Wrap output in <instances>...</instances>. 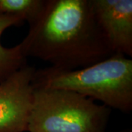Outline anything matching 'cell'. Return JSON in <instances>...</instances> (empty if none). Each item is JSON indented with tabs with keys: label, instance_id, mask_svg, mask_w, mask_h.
Instances as JSON below:
<instances>
[{
	"label": "cell",
	"instance_id": "obj_1",
	"mask_svg": "<svg viewBox=\"0 0 132 132\" xmlns=\"http://www.w3.org/2000/svg\"><path fill=\"white\" fill-rule=\"evenodd\" d=\"M19 43L26 58L52 68L76 70L114 54L101 29L90 0H46L42 11Z\"/></svg>",
	"mask_w": 132,
	"mask_h": 132
},
{
	"label": "cell",
	"instance_id": "obj_8",
	"mask_svg": "<svg viewBox=\"0 0 132 132\" xmlns=\"http://www.w3.org/2000/svg\"><path fill=\"white\" fill-rule=\"evenodd\" d=\"M119 132H132V130L130 128H127V129H124V130H122Z\"/></svg>",
	"mask_w": 132,
	"mask_h": 132
},
{
	"label": "cell",
	"instance_id": "obj_6",
	"mask_svg": "<svg viewBox=\"0 0 132 132\" xmlns=\"http://www.w3.org/2000/svg\"><path fill=\"white\" fill-rule=\"evenodd\" d=\"M24 22L19 17L0 14V82L27 64V58L22 54L21 46L7 48L2 46L1 37L6 29L11 27L20 26Z\"/></svg>",
	"mask_w": 132,
	"mask_h": 132
},
{
	"label": "cell",
	"instance_id": "obj_5",
	"mask_svg": "<svg viewBox=\"0 0 132 132\" xmlns=\"http://www.w3.org/2000/svg\"><path fill=\"white\" fill-rule=\"evenodd\" d=\"M114 53L132 57V0H90Z\"/></svg>",
	"mask_w": 132,
	"mask_h": 132
},
{
	"label": "cell",
	"instance_id": "obj_3",
	"mask_svg": "<svg viewBox=\"0 0 132 132\" xmlns=\"http://www.w3.org/2000/svg\"><path fill=\"white\" fill-rule=\"evenodd\" d=\"M28 132H105L111 109L71 90L34 87Z\"/></svg>",
	"mask_w": 132,
	"mask_h": 132
},
{
	"label": "cell",
	"instance_id": "obj_7",
	"mask_svg": "<svg viewBox=\"0 0 132 132\" xmlns=\"http://www.w3.org/2000/svg\"><path fill=\"white\" fill-rule=\"evenodd\" d=\"M46 0H0V14L19 17L29 24L37 19Z\"/></svg>",
	"mask_w": 132,
	"mask_h": 132
},
{
	"label": "cell",
	"instance_id": "obj_4",
	"mask_svg": "<svg viewBox=\"0 0 132 132\" xmlns=\"http://www.w3.org/2000/svg\"><path fill=\"white\" fill-rule=\"evenodd\" d=\"M36 68L25 65L0 82V132H27Z\"/></svg>",
	"mask_w": 132,
	"mask_h": 132
},
{
	"label": "cell",
	"instance_id": "obj_2",
	"mask_svg": "<svg viewBox=\"0 0 132 132\" xmlns=\"http://www.w3.org/2000/svg\"><path fill=\"white\" fill-rule=\"evenodd\" d=\"M33 86L71 90L128 114L132 110V60L114 53L80 69L62 70L52 67L38 69Z\"/></svg>",
	"mask_w": 132,
	"mask_h": 132
}]
</instances>
